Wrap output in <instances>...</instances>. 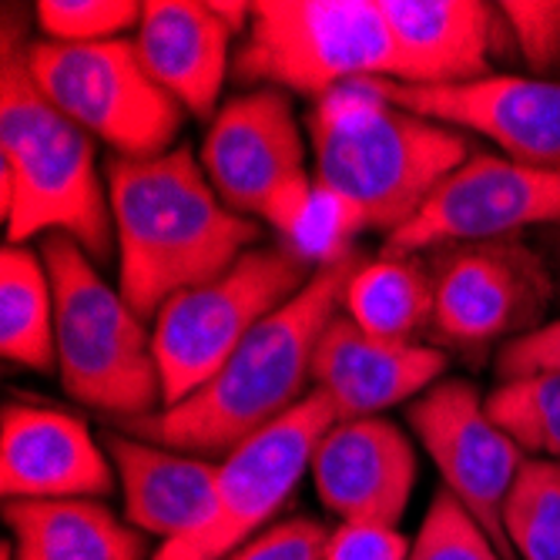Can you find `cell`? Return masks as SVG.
<instances>
[{"label": "cell", "mask_w": 560, "mask_h": 560, "mask_svg": "<svg viewBox=\"0 0 560 560\" xmlns=\"http://www.w3.org/2000/svg\"><path fill=\"white\" fill-rule=\"evenodd\" d=\"M389 105L427 121L464 125L497 141L511 162L560 168V81L497 74L467 84H406L363 78Z\"/></svg>", "instance_id": "5bb4252c"}, {"label": "cell", "mask_w": 560, "mask_h": 560, "mask_svg": "<svg viewBox=\"0 0 560 560\" xmlns=\"http://www.w3.org/2000/svg\"><path fill=\"white\" fill-rule=\"evenodd\" d=\"M0 560H11V550L4 547V553H0Z\"/></svg>", "instance_id": "d6a6232c"}, {"label": "cell", "mask_w": 560, "mask_h": 560, "mask_svg": "<svg viewBox=\"0 0 560 560\" xmlns=\"http://www.w3.org/2000/svg\"><path fill=\"white\" fill-rule=\"evenodd\" d=\"M235 74L316 97L363 78L417 84L380 0H259L248 11Z\"/></svg>", "instance_id": "8992f818"}, {"label": "cell", "mask_w": 560, "mask_h": 560, "mask_svg": "<svg viewBox=\"0 0 560 560\" xmlns=\"http://www.w3.org/2000/svg\"><path fill=\"white\" fill-rule=\"evenodd\" d=\"M37 88L65 118L118 151V159H162L182 128V105L151 78L135 40L27 47Z\"/></svg>", "instance_id": "ba28073f"}, {"label": "cell", "mask_w": 560, "mask_h": 560, "mask_svg": "<svg viewBox=\"0 0 560 560\" xmlns=\"http://www.w3.org/2000/svg\"><path fill=\"white\" fill-rule=\"evenodd\" d=\"M380 11L417 68V84L490 78V50L503 27L500 8L477 0H380Z\"/></svg>", "instance_id": "ffe728a7"}, {"label": "cell", "mask_w": 560, "mask_h": 560, "mask_svg": "<svg viewBox=\"0 0 560 560\" xmlns=\"http://www.w3.org/2000/svg\"><path fill=\"white\" fill-rule=\"evenodd\" d=\"M112 467L78 417L11 402L0 420L4 500H81L112 493Z\"/></svg>", "instance_id": "e0dca14e"}, {"label": "cell", "mask_w": 560, "mask_h": 560, "mask_svg": "<svg viewBox=\"0 0 560 560\" xmlns=\"http://www.w3.org/2000/svg\"><path fill=\"white\" fill-rule=\"evenodd\" d=\"M406 560H503L490 534L446 487L436 490Z\"/></svg>", "instance_id": "4316f807"}, {"label": "cell", "mask_w": 560, "mask_h": 560, "mask_svg": "<svg viewBox=\"0 0 560 560\" xmlns=\"http://www.w3.org/2000/svg\"><path fill=\"white\" fill-rule=\"evenodd\" d=\"M201 162L232 212L256 215L279 235H289L316 188L302 165L305 151L292 105L276 88L232 97L212 118Z\"/></svg>", "instance_id": "30bf717a"}, {"label": "cell", "mask_w": 560, "mask_h": 560, "mask_svg": "<svg viewBox=\"0 0 560 560\" xmlns=\"http://www.w3.org/2000/svg\"><path fill=\"white\" fill-rule=\"evenodd\" d=\"M252 4H195L151 0L141 8L135 50L144 71L198 118H215L229 74V44L248 21Z\"/></svg>", "instance_id": "9a60e30c"}, {"label": "cell", "mask_w": 560, "mask_h": 560, "mask_svg": "<svg viewBox=\"0 0 560 560\" xmlns=\"http://www.w3.org/2000/svg\"><path fill=\"white\" fill-rule=\"evenodd\" d=\"M24 14L4 8L0 47V212L11 245L37 232H65L88 256L112 252V198L101 191L94 144L37 88L27 61Z\"/></svg>", "instance_id": "3957f363"}, {"label": "cell", "mask_w": 560, "mask_h": 560, "mask_svg": "<svg viewBox=\"0 0 560 560\" xmlns=\"http://www.w3.org/2000/svg\"><path fill=\"white\" fill-rule=\"evenodd\" d=\"M349 319L396 342H413L417 329L433 319V279L410 256H383L366 262L346 289Z\"/></svg>", "instance_id": "603a6c76"}, {"label": "cell", "mask_w": 560, "mask_h": 560, "mask_svg": "<svg viewBox=\"0 0 560 560\" xmlns=\"http://www.w3.org/2000/svg\"><path fill=\"white\" fill-rule=\"evenodd\" d=\"M366 229H370L366 215L355 209L349 198L316 182L302 215L282 238H285V248L295 252L299 259H305L313 269H326L352 256L355 252L352 238Z\"/></svg>", "instance_id": "484cf974"}, {"label": "cell", "mask_w": 560, "mask_h": 560, "mask_svg": "<svg viewBox=\"0 0 560 560\" xmlns=\"http://www.w3.org/2000/svg\"><path fill=\"white\" fill-rule=\"evenodd\" d=\"M443 370L446 355L440 349L380 339L349 316H336L316 346L313 383L329 396L342 423L373 417L406 396L423 393Z\"/></svg>", "instance_id": "ac0fdd59"}, {"label": "cell", "mask_w": 560, "mask_h": 560, "mask_svg": "<svg viewBox=\"0 0 560 560\" xmlns=\"http://www.w3.org/2000/svg\"><path fill=\"white\" fill-rule=\"evenodd\" d=\"M487 417L521 450L560 464V373L506 380L487 396Z\"/></svg>", "instance_id": "d4e9b609"}, {"label": "cell", "mask_w": 560, "mask_h": 560, "mask_svg": "<svg viewBox=\"0 0 560 560\" xmlns=\"http://www.w3.org/2000/svg\"><path fill=\"white\" fill-rule=\"evenodd\" d=\"M430 279L433 336L464 352L530 326L550 292L540 259L511 238L440 245Z\"/></svg>", "instance_id": "7c38bea8"}, {"label": "cell", "mask_w": 560, "mask_h": 560, "mask_svg": "<svg viewBox=\"0 0 560 560\" xmlns=\"http://www.w3.org/2000/svg\"><path fill=\"white\" fill-rule=\"evenodd\" d=\"M316 272L319 269L285 245H262L248 248L219 279L178 292L159 313L151 332L165 406H175L206 386L242 339L295 299Z\"/></svg>", "instance_id": "52a82bcc"}, {"label": "cell", "mask_w": 560, "mask_h": 560, "mask_svg": "<svg viewBox=\"0 0 560 560\" xmlns=\"http://www.w3.org/2000/svg\"><path fill=\"white\" fill-rule=\"evenodd\" d=\"M313 477L336 517L396 527L417 483V453L389 420H342L319 440Z\"/></svg>", "instance_id": "2e32d148"}, {"label": "cell", "mask_w": 560, "mask_h": 560, "mask_svg": "<svg viewBox=\"0 0 560 560\" xmlns=\"http://www.w3.org/2000/svg\"><path fill=\"white\" fill-rule=\"evenodd\" d=\"M410 544L396 527L386 524H363V521H342L329 534L326 560H406Z\"/></svg>", "instance_id": "4dcf8cb0"}, {"label": "cell", "mask_w": 560, "mask_h": 560, "mask_svg": "<svg viewBox=\"0 0 560 560\" xmlns=\"http://www.w3.org/2000/svg\"><path fill=\"white\" fill-rule=\"evenodd\" d=\"M105 446L125 483L128 521L138 530L178 540L209 521L219 487L215 464L128 433H105Z\"/></svg>", "instance_id": "d6986e66"}, {"label": "cell", "mask_w": 560, "mask_h": 560, "mask_svg": "<svg viewBox=\"0 0 560 560\" xmlns=\"http://www.w3.org/2000/svg\"><path fill=\"white\" fill-rule=\"evenodd\" d=\"M11 560H144V537L94 500H8Z\"/></svg>", "instance_id": "44dd1931"}, {"label": "cell", "mask_w": 560, "mask_h": 560, "mask_svg": "<svg viewBox=\"0 0 560 560\" xmlns=\"http://www.w3.org/2000/svg\"><path fill=\"white\" fill-rule=\"evenodd\" d=\"M0 349L34 373L58 363L55 285L47 266L24 245H8L0 256Z\"/></svg>", "instance_id": "7402d4cb"}, {"label": "cell", "mask_w": 560, "mask_h": 560, "mask_svg": "<svg viewBox=\"0 0 560 560\" xmlns=\"http://www.w3.org/2000/svg\"><path fill=\"white\" fill-rule=\"evenodd\" d=\"M316 182L360 209L370 229L396 232L460 168L467 141L380 97L366 81H349L310 112Z\"/></svg>", "instance_id": "277c9868"}, {"label": "cell", "mask_w": 560, "mask_h": 560, "mask_svg": "<svg viewBox=\"0 0 560 560\" xmlns=\"http://www.w3.org/2000/svg\"><path fill=\"white\" fill-rule=\"evenodd\" d=\"M410 427L440 467L443 487L477 517L503 560H517L503 527V503L524 467V450L487 417L477 389L464 380L430 386L410 406Z\"/></svg>", "instance_id": "4fadbf2b"}, {"label": "cell", "mask_w": 560, "mask_h": 560, "mask_svg": "<svg viewBox=\"0 0 560 560\" xmlns=\"http://www.w3.org/2000/svg\"><path fill=\"white\" fill-rule=\"evenodd\" d=\"M329 530L319 521H282L262 537L238 547L229 560H326Z\"/></svg>", "instance_id": "f546056e"}, {"label": "cell", "mask_w": 560, "mask_h": 560, "mask_svg": "<svg viewBox=\"0 0 560 560\" xmlns=\"http://www.w3.org/2000/svg\"><path fill=\"white\" fill-rule=\"evenodd\" d=\"M108 198L121 248V295L138 319L229 272L259 242V225L232 212L188 148L162 159H112Z\"/></svg>", "instance_id": "7a4b0ae2"}, {"label": "cell", "mask_w": 560, "mask_h": 560, "mask_svg": "<svg viewBox=\"0 0 560 560\" xmlns=\"http://www.w3.org/2000/svg\"><path fill=\"white\" fill-rule=\"evenodd\" d=\"M500 18L527 61L530 78L553 81L560 71V0H506L500 4Z\"/></svg>", "instance_id": "f1b7e54d"}, {"label": "cell", "mask_w": 560, "mask_h": 560, "mask_svg": "<svg viewBox=\"0 0 560 560\" xmlns=\"http://www.w3.org/2000/svg\"><path fill=\"white\" fill-rule=\"evenodd\" d=\"M363 266L366 259L352 252L342 262L319 269L295 299L242 339L229 363L198 393L151 417L128 420L125 433L178 453L229 456L279 423L305 399L302 389L313 380L316 346Z\"/></svg>", "instance_id": "6da1fadb"}, {"label": "cell", "mask_w": 560, "mask_h": 560, "mask_svg": "<svg viewBox=\"0 0 560 560\" xmlns=\"http://www.w3.org/2000/svg\"><path fill=\"white\" fill-rule=\"evenodd\" d=\"M336 423L339 417L329 396L323 389L305 393L279 423L229 453L219 467L209 521L178 540H165L151 560H222L245 547V537L256 534L299 487L305 467H313L319 440Z\"/></svg>", "instance_id": "9c48e42d"}, {"label": "cell", "mask_w": 560, "mask_h": 560, "mask_svg": "<svg viewBox=\"0 0 560 560\" xmlns=\"http://www.w3.org/2000/svg\"><path fill=\"white\" fill-rule=\"evenodd\" d=\"M527 225H560V168H530L497 155H470L423 201V209L386 235L383 256L493 242Z\"/></svg>", "instance_id": "8fae6325"}, {"label": "cell", "mask_w": 560, "mask_h": 560, "mask_svg": "<svg viewBox=\"0 0 560 560\" xmlns=\"http://www.w3.org/2000/svg\"><path fill=\"white\" fill-rule=\"evenodd\" d=\"M44 266L55 285L58 370L65 389L91 410L121 423L165 406L155 342L121 292L101 279L88 252L65 232L44 242Z\"/></svg>", "instance_id": "5b68a950"}, {"label": "cell", "mask_w": 560, "mask_h": 560, "mask_svg": "<svg viewBox=\"0 0 560 560\" xmlns=\"http://www.w3.org/2000/svg\"><path fill=\"white\" fill-rule=\"evenodd\" d=\"M503 527L521 560H560V464L524 460L503 503Z\"/></svg>", "instance_id": "cb8c5ba5"}, {"label": "cell", "mask_w": 560, "mask_h": 560, "mask_svg": "<svg viewBox=\"0 0 560 560\" xmlns=\"http://www.w3.org/2000/svg\"><path fill=\"white\" fill-rule=\"evenodd\" d=\"M500 380H521V376H537V373H560V323L530 329L506 342L497 360Z\"/></svg>", "instance_id": "1f68e13d"}, {"label": "cell", "mask_w": 560, "mask_h": 560, "mask_svg": "<svg viewBox=\"0 0 560 560\" xmlns=\"http://www.w3.org/2000/svg\"><path fill=\"white\" fill-rule=\"evenodd\" d=\"M141 8L144 4H131V0H40L37 21L47 40L97 44L115 40V34L141 21Z\"/></svg>", "instance_id": "83f0119b"}]
</instances>
